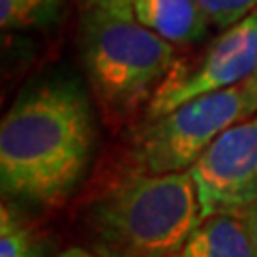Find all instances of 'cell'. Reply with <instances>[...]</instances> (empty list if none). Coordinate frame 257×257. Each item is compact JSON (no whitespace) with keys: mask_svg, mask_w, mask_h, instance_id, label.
<instances>
[{"mask_svg":"<svg viewBox=\"0 0 257 257\" xmlns=\"http://www.w3.org/2000/svg\"><path fill=\"white\" fill-rule=\"evenodd\" d=\"M202 216L242 212L257 202V114L229 126L191 167Z\"/></svg>","mask_w":257,"mask_h":257,"instance_id":"8992f818","label":"cell"},{"mask_svg":"<svg viewBox=\"0 0 257 257\" xmlns=\"http://www.w3.org/2000/svg\"><path fill=\"white\" fill-rule=\"evenodd\" d=\"M172 257H255L240 212H219L199 221Z\"/></svg>","mask_w":257,"mask_h":257,"instance_id":"ba28073f","label":"cell"},{"mask_svg":"<svg viewBox=\"0 0 257 257\" xmlns=\"http://www.w3.org/2000/svg\"><path fill=\"white\" fill-rule=\"evenodd\" d=\"M257 114V73L236 86L195 96L163 116L144 118L131 144L135 170L187 172L229 126Z\"/></svg>","mask_w":257,"mask_h":257,"instance_id":"277c9868","label":"cell"},{"mask_svg":"<svg viewBox=\"0 0 257 257\" xmlns=\"http://www.w3.org/2000/svg\"><path fill=\"white\" fill-rule=\"evenodd\" d=\"M64 0H0V24L5 30L39 28L58 20Z\"/></svg>","mask_w":257,"mask_h":257,"instance_id":"30bf717a","label":"cell"},{"mask_svg":"<svg viewBox=\"0 0 257 257\" xmlns=\"http://www.w3.org/2000/svg\"><path fill=\"white\" fill-rule=\"evenodd\" d=\"M240 214H242V219H244V225L248 229V238H251V244H253V253L257 257V202L251 204Z\"/></svg>","mask_w":257,"mask_h":257,"instance_id":"7c38bea8","label":"cell"},{"mask_svg":"<svg viewBox=\"0 0 257 257\" xmlns=\"http://www.w3.org/2000/svg\"><path fill=\"white\" fill-rule=\"evenodd\" d=\"M131 9L144 26L174 45H195L212 28L197 0H133Z\"/></svg>","mask_w":257,"mask_h":257,"instance_id":"52a82bcc","label":"cell"},{"mask_svg":"<svg viewBox=\"0 0 257 257\" xmlns=\"http://www.w3.org/2000/svg\"><path fill=\"white\" fill-rule=\"evenodd\" d=\"M131 3L133 0H82L84 9H90V7H124Z\"/></svg>","mask_w":257,"mask_h":257,"instance_id":"4fadbf2b","label":"cell"},{"mask_svg":"<svg viewBox=\"0 0 257 257\" xmlns=\"http://www.w3.org/2000/svg\"><path fill=\"white\" fill-rule=\"evenodd\" d=\"M56 257H96L92 251H88V248H82V246H71L67 251H62L60 255Z\"/></svg>","mask_w":257,"mask_h":257,"instance_id":"5bb4252c","label":"cell"},{"mask_svg":"<svg viewBox=\"0 0 257 257\" xmlns=\"http://www.w3.org/2000/svg\"><path fill=\"white\" fill-rule=\"evenodd\" d=\"M90 90L71 75H45L22 88L0 124L5 197L60 206L88 172L94 146Z\"/></svg>","mask_w":257,"mask_h":257,"instance_id":"6da1fadb","label":"cell"},{"mask_svg":"<svg viewBox=\"0 0 257 257\" xmlns=\"http://www.w3.org/2000/svg\"><path fill=\"white\" fill-rule=\"evenodd\" d=\"M176 58V45L144 26L131 5L84 11L82 62L88 90L101 120L114 131L146 114Z\"/></svg>","mask_w":257,"mask_h":257,"instance_id":"3957f363","label":"cell"},{"mask_svg":"<svg viewBox=\"0 0 257 257\" xmlns=\"http://www.w3.org/2000/svg\"><path fill=\"white\" fill-rule=\"evenodd\" d=\"M214 28H229L257 9V0H197Z\"/></svg>","mask_w":257,"mask_h":257,"instance_id":"8fae6325","label":"cell"},{"mask_svg":"<svg viewBox=\"0 0 257 257\" xmlns=\"http://www.w3.org/2000/svg\"><path fill=\"white\" fill-rule=\"evenodd\" d=\"M202 219L189 170H135L92 202L86 231L96 257H172Z\"/></svg>","mask_w":257,"mask_h":257,"instance_id":"7a4b0ae2","label":"cell"},{"mask_svg":"<svg viewBox=\"0 0 257 257\" xmlns=\"http://www.w3.org/2000/svg\"><path fill=\"white\" fill-rule=\"evenodd\" d=\"M257 73V9L225 28L197 56L176 58L144 118L163 116L195 96L236 86Z\"/></svg>","mask_w":257,"mask_h":257,"instance_id":"5b68a950","label":"cell"},{"mask_svg":"<svg viewBox=\"0 0 257 257\" xmlns=\"http://www.w3.org/2000/svg\"><path fill=\"white\" fill-rule=\"evenodd\" d=\"M0 257H50V242L15 206L0 208Z\"/></svg>","mask_w":257,"mask_h":257,"instance_id":"9c48e42d","label":"cell"}]
</instances>
